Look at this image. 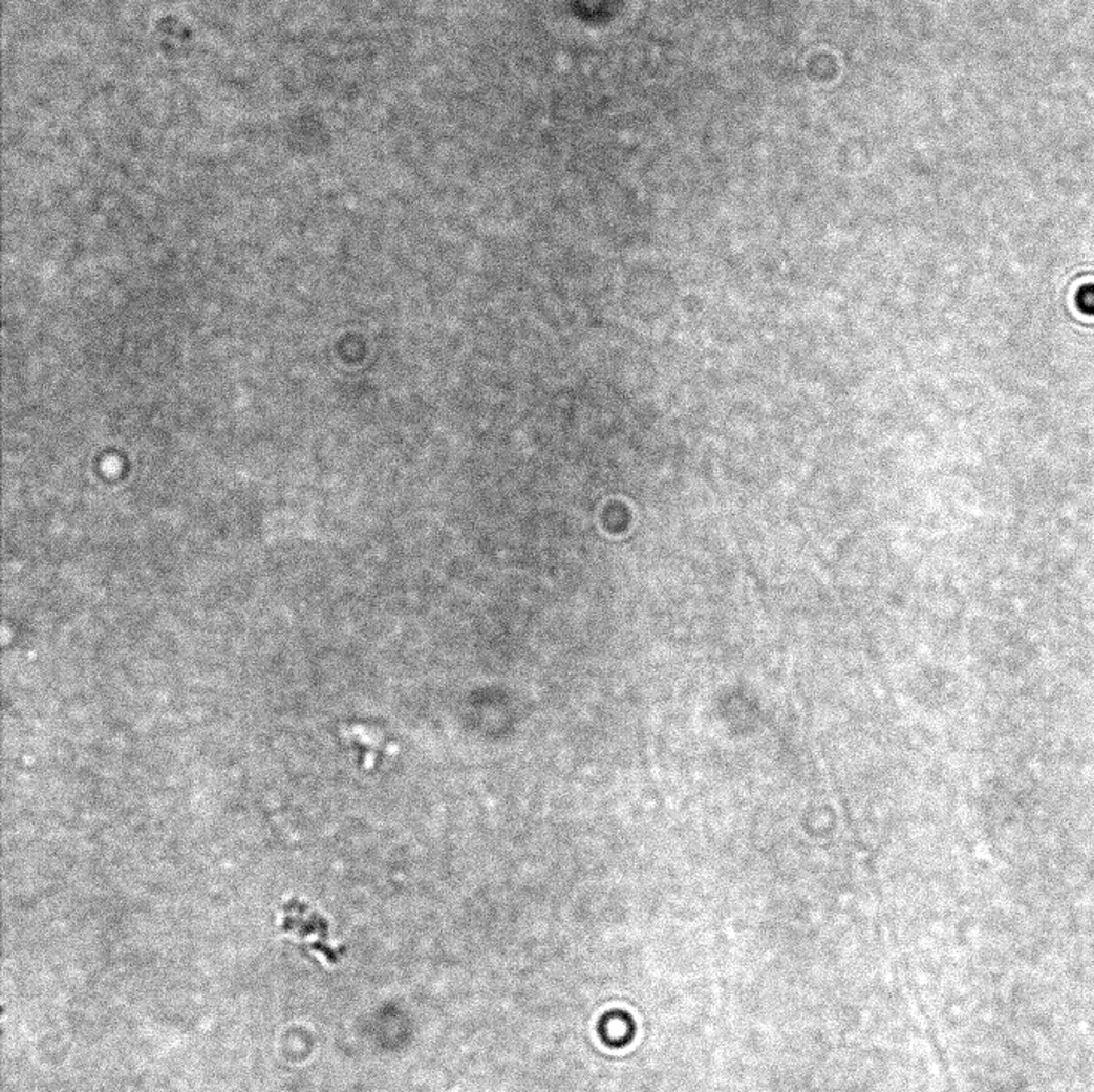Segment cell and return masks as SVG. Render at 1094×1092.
Instances as JSON below:
<instances>
[{"instance_id":"1","label":"cell","mask_w":1094,"mask_h":1092,"mask_svg":"<svg viewBox=\"0 0 1094 1092\" xmlns=\"http://www.w3.org/2000/svg\"><path fill=\"white\" fill-rule=\"evenodd\" d=\"M1078 301H1080L1081 309H1084V312L1094 313V287H1088L1085 288V291H1081Z\"/></svg>"}]
</instances>
